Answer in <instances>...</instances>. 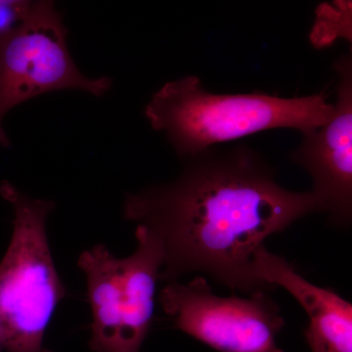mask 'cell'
<instances>
[{"label":"cell","instance_id":"8","mask_svg":"<svg viewBox=\"0 0 352 352\" xmlns=\"http://www.w3.org/2000/svg\"><path fill=\"white\" fill-rule=\"evenodd\" d=\"M254 274L273 288L282 287L300 303L309 319L305 336L312 352H352L351 302L312 284L265 245L254 254Z\"/></svg>","mask_w":352,"mask_h":352},{"label":"cell","instance_id":"7","mask_svg":"<svg viewBox=\"0 0 352 352\" xmlns=\"http://www.w3.org/2000/svg\"><path fill=\"white\" fill-rule=\"evenodd\" d=\"M337 75L332 119L302 135L289 153L293 163L307 170L319 212L329 222L347 229L352 220V56L344 54L333 64Z\"/></svg>","mask_w":352,"mask_h":352},{"label":"cell","instance_id":"1","mask_svg":"<svg viewBox=\"0 0 352 352\" xmlns=\"http://www.w3.org/2000/svg\"><path fill=\"white\" fill-rule=\"evenodd\" d=\"M183 161L173 182L127 194L124 204V219L161 243L160 279L200 272L248 295L274 289L254 276V254L273 234L319 212L312 192L284 188L249 146L212 147Z\"/></svg>","mask_w":352,"mask_h":352},{"label":"cell","instance_id":"4","mask_svg":"<svg viewBox=\"0 0 352 352\" xmlns=\"http://www.w3.org/2000/svg\"><path fill=\"white\" fill-rule=\"evenodd\" d=\"M135 236L138 248L127 258L97 245L78 258L91 307L92 351L139 352L151 330L163 250L146 227L138 226Z\"/></svg>","mask_w":352,"mask_h":352},{"label":"cell","instance_id":"3","mask_svg":"<svg viewBox=\"0 0 352 352\" xmlns=\"http://www.w3.org/2000/svg\"><path fill=\"white\" fill-rule=\"evenodd\" d=\"M0 196L14 212L12 237L0 263V346L7 352H52L44 335L67 295L46 235L55 203L8 182H0Z\"/></svg>","mask_w":352,"mask_h":352},{"label":"cell","instance_id":"2","mask_svg":"<svg viewBox=\"0 0 352 352\" xmlns=\"http://www.w3.org/2000/svg\"><path fill=\"white\" fill-rule=\"evenodd\" d=\"M333 113L325 91L292 98L261 91L217 94L196 76L164 83L144 111L152 129L166 134L182 160L258 132L288 129L305 135Z\"/></svg>","mask_w":352,"mask_h":352},{"label":"cell","instance_id":"10","mask_svg":"<svg viewBox=\"0 0 352 352\" xmlns=\"http://www.w3.org/2000/svg\"><path fill=\"white\" fill-rule=\"evenodd\" d=\"M32 4L34 2L28 0H0V41L25 22Z\"/></svg>","mask_w":352,"mask_h":352},{"label":"cell","instance_id":"5","mask_svg":"<svg viewBox=\"0 0 352 352\" xmlns=\"http://www.w3.org/2000/svg\"><path fill=\"white\" fill-rule=\"evenodd\" d=\"M63 15L50 0L34 1L25 22L0 41V146L11 142L3 127L9 111L38 95L78 89L103 96L112 87L107 76L83 75L71 56Z\"/></svg>","mask_w":352,"mask_h":352},{"label":"cell","instance_id":"6","mask_svg":"<svg viewBox=\"0 0 352 352\" xmlns=\"http://www.w3.org/2000/svg\"><path fill=\"white\" fill-rule=\"evenodd\" d=\"M270 293L220 296L200 275L187 284L168 282L159 300L176 329L215 351L284 352L277 344L284 317Z\"/></svg>","mask_w":352,"mask_h":352},{"label":"cell","instance_id":"9","mask_svg":"<svg viewBox=\"0 0 352 352\" xmlns=\"http://www.w3.org/2000/svg\"><path fill=\"white\" fill-rule=\"evenodd\" d=\"M351 1L323 3L316 10L310 41L316 48L330 45L338 38L351 44Z\"/></svg>","mask_w":352,"mask_h":352}]
</instances>
